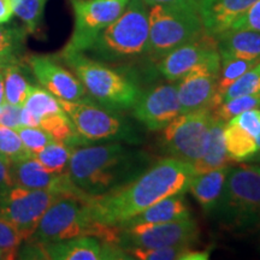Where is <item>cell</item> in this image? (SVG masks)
Masks as SVG:
<instances>
[{"label": "cell", "mask_w": 260, "mask_h": 260, "mask_svg": "<svg viewBox=\"0 0 260 260\" xmlns=\"http://www.w3.org/2000/svg\"><path fill=\"white\" fill-rule=\"evenodd\" d=\"M240 128L246 130L253 138L260 135V109H252L232 118Z\"/></svg>", "instance_id": "obj_38"}, {"label": "cell", "mask_w": 260, "mask_h": 260, "mask_svg": "<svg viewBox=\"0 0 260 260\" xmlns=\"http://www.w3.org/2000/svg\"><path fill=\"white\" fill-rule=\"evenodd\" d=\"M252 109H260V93L225 100L211 111H212L214 118L226 123L235 116Z\"/></svg>", "instance_id": "obj_32"}, {"label": "cell", "mask_w": 260, "mask_h": 260, "mask_svg": "<svg viewBox=\"0 0 260 260\" xmlns=\"http://www.w3.org/2000/svg\"><path fill=\"white\" fill-rule=\"evenodd\" d=\"M199 237V225L190 217L168 223L121 226L117 243L129 251L133 248H158L176 245L193 246Z\"/></svg>", "instance_id": "obj_10"}, {"label": "cell", "mask_w": 260, "mask_h": 260, "mask_svg": "<svg viewBox=\"0 0 260 260\" xmlns=\"http://www.w3.org/2000/svg\"><path fill=\"white\" fill-rule=\"evenodd\" d=\"M15 186L10 170V161L0 155V200Z\"/></svg>", "instance_id": "obj_40"}, {"label": "cell", "mask_w": 260, "mask_h": 260, "mask_svg": "<svg viewBox=\"0 0 260 260\" xmlns=\"http://www.w3.org/2000/svg\"><path fill=\"white\" fill-rule=\"evenodd\" d=\"M21 112L22 106L4 104L0 107V124L10 126V128L18 129L21 124Z\"/></svg>", "instance_id": "obj_39"}, {"label": "cell", "mask_w": 260, "mask_h": 260, "mask_svg": "<svg viewBox=\"0 0 260 260\" xmlns=\"http://www.w3.org/2000/svg\"><path fill=\"white\" fill-rule=\"evenodd\" d=\"M75 25L64 51L87 52L106 27L124 11L129 0H70Z\"/></svg>", "instance_id": "obj_11"}, {"label": "cell", "mask_w": 260, "mask_h": 260, "mask_svg": "<svg viewBox=\"0 0 260 260\" xmlns=\"http://www.w3.org/2000/svg\"><path fill=\"white\" fill-rule=\"evenodd\" d=\"M22 242H23V239L17 228L10 223L8 219L0 217V248L18 253Z\"/></svg>", "instance_id": "obj_36"}, {"label": "cell", "mask_w": 260, "mask_h": 260, "mask_svg": "<svg viewBox=\"0 0 260 260\" xmlns=\"http://www.w3.org/2000/svg\"><path fill=\"white\" fill-rule=\"evenodd\" d=\"M195 172L189 162L175 158L153 161L129 183L110 193L87 198L96 222L121 226L149 206L175 194H186Z\"/></svg>", "instance_id": "obj_1"}, {"label": "cell", "mask_w": 260, "mask_h": 260, "mask_svg": "<svg viewBox=\"0 0 260 260\" xmlns=\"http://www.w3.org/2000/svg\"><path fill=\"white\" fill-rule=\"evenodd\" d=\"M46 0H12L14 15L23 22L28 34H34L40 28Z\"/></svg>", "instance_id": "obj_31"}, {"label": "cell", "mask_w": 260, "mask_h": 260, "mask_svg": "<svg viewBox=\"0 0 260 260\" xmlns=\"http://www.w3.org/2000/svg\"><path fill=\"white\" fill-rule=\"evenodd\" d=\"M133 116L151 132L164 129L181 115L176 84H158L141 92L132 107Z\"/></svg>", "instance_id": "obj_14"}, {"label": "cell", "mask_w": 260, "mask_h": 260, "mask_svg": "<svg viewBox=\"0 0 260 260\" xmlns=\"http://www.w3.org/2000/svg\"><path fill=\"white\" fill-rule=\"evenodd\" d=\"M190 210L184 200V194H175L149 206L148 209L126 220L121 226L139 225V224L168 223L174 220L190 218ZM119 226V228H121Z\"/></svg>", "instance_id": "obj_21"}, {"label": "cell", "mask_w": 260, "mask_h": 260, "mask_svg": "<svg viewBox=\"0 0 260 260\" xmlns=\"http://www.w3.org/2000/svg\"><path fill=\"white\" fill-rule=\"evenodd\" d=\"M87 198V194L59 195L42 216L28 241L50 243L81 236H94L102 241L118 245L119 226L96 222L90 212Z\"/></svg>", "instance_id": "obj_3"}, {"label": "cell", "mask_w": 260, "mask_h": 260, "mask_svg": "<svg viewBox=\"0 0 260 260\" xmlns=\"http://www.w3.org/2000/svg\"><path fill=\"white\" fill-rule=\"evenodd\" d=\"M224 142L228 154L234 162L253 160L258 152L256 139L240 128L233 119L224 125Z\"/></svg>", "instance_id": "obj_24"}, {"label": "cell", "mask_w": 260, "mask_h": 260, "mask_svg": "<svg viewBox=\"0 0 260 260\" xmlns=\"http://www.w3.org/2000/svg\"><path fill=\"white\" fill-rule=\"evenodd\" d=\"M28 31L24 27L0 24V68L19 64Z\"/></svg>", "instance_id": "obj_25"}, {"label": "cell", "mask_w": 260, "mask_h": 260, "mask_svg": "<svg viewBox=\"0 0 260 260\" xmlns=\"http://www.w3.org/2000/svg\"><path fill=\"white\" fill-rule=\"evenodd\" d=\"M5 104L4 96V74H3V68H0V107Z\"/></svg>", "instance_id": "obj_44"}, {"label": "cell", "mask_w": 260, "mask_h": 260, "mask_svg": "<svg viewBox=\"0 0 260 260\" xmlns=\"http://www.w3.org/2000/svg\"><path fill=\"white\" fill-rule=\"evenodd\" d=\"M213 119L211 110L181 113L161 129L162 151L170 158L193 164L206 148Z\"/></svg>", "instance_id": "obj_9"}, {"label": "cell", "mask_w": 260, "mask_h": 260, "mask_svg": "<svg viewBox=\"0 0 260 260\" xmlns=\"http://www.w3.org/2000/svg\"><path fill=\"white\" fill-rule=\"evenodd\" d=\"M193 246L176 245L158 248H133L128 254L132 259L139 260H204L206 252L191 249Z\"/></svg>", "instance_id": "obj_26"}, {"label": "cell", "mask_w": 260, "mask_h": 260, "mask_svg": "<svg viewBox=\"0 0 260 260\" xmlns=\"http://www.w3.org/2000/svg\"><path fill=\"white\" fill-rule=\"evenodd\" d=\"M219 69L220 56L218 51L178 80L176 87L181 113L212 109Z\"/></svg>", "instance_id": "obj_13"}, {"label": "cell", "mask_w": 260, "mask_h": 260, "mask_svg": "<svg viewBox=\"0 0 260 260\" xmlns=\"http://www.w3.org/2000/svg\"><path fill=\"white\" fill-rule=\"evenodd\" d=\"M216 39L219 54L260 63V32L246 29H228Z\"/></svg>", "instance_id": "obj_22"}, {"label": "cell", "mask_w": 260, "mask_h": 260, "mask_svg": "<svg viewBox=\"0 0 260 260\" xmlns=\"http://www.w3.org/2000/svg\"><path fill=\"white\" fill-rule=\"evenodd\" d=\"M0 155L8 159L10 162L30 155L19 138L17 130L3 124H0Z\"/></svg>", "instance_id": "obj_34"}, {"label": "cell", "mask_w": 260, "mask_h": 260, "mask_svg": "<svg viewBox=\"0 0 260 260\" xmlns=\"http://www.w3.org/2000/svg\"><path fill=\"white\" fill-rule=\"evenodd\" d=\"M59 103L87 145L104 141H122L129 145L142 142L138 130L118 111L99 105L90 98L77 102L59 100Z\"/></svg>", "instance_id": "obj_8"}, {"label": "cell", "mask_w": 260, "mask_h": 260, "mask_svg": "<svg viewBox=\"0 0 260 260\" xmlns=\"http://www.w3.org/2000/svg\"><path fill=\"white\" fill-rule=\"evenodd\" d=\"M74 147L59 141H52L34 155L39 161L53 174H68V167Z\"/></svg>", "instance_id": "obj_30"}, {"label": "cell", "mask_w": 260, "mask_h": 260, "mask_svg": "<svg viewBox=\"0 0 260 260\" xmlns=\"http://www.w3.org/2000/svg\"><path fill=\"white\" fill-rule=\"evenodd\" d=\"M230 168L232 167L214 169V170L203 172V174L194 175V177L191 178L188 190L190 191L205 213L212 214L216 210L222 198Z\"/></svg>", "instance_id": "obj_20"}, {"label": "cell", "mask_w": 260, "mask_h": 260, "mask_svg": "<svg viewBox=\"0 0 260 260\" xmlns=\"http://www.w3.org/2000/svg\"><path fill=\"white\" fill-rule=\"evenodd\" d=\"M23 107L35 117L38 126L41 118L63 111V107H61L58 98L42 87L38 86L30 87Z\"/></svg>", "instance_id": "obj_29"}, {"label": "cell", "mask_w": 260, "mask_h": 260, "mask_svg": "<svg viewBox=\"0 0 260 260\" xmlns=\"http://www.w3.org/2000/svg\"><path fill=\"white\" fill-rule=\"evenodd\" d=\"M16 130H17L25 149L32 155L39 153L42 148H45L48 144L54 141L53 138L48 134L46 130L41 129L40 126L22 125Z\"/></svg>", "instance_id": "obj_35"}, {"label": "cell", "mask_w": 260, "mask_h": 260, "mask_svg": "<svg viewBox=\"0 0 260 260\" xmlns=\"http://www.w3.org/2000/svg\"><path fill=\"white\" fill-rule=\"evenodd\" d=\"M10 170L15 186L47 189L58 194H84L73 183L69 175H57L48 171L32 154L10 162Z\"/></svg>", "instance_id": "obj_18"}, {"label": "cell", "mask_w": 260, "mask_h": 260, "mask_svg": "<svg viewBox=\"0 0 260 260\" xmlns=\"http://www.w3.org/2000/svg\"><path fill=\"white\" fill-rule=\"evenodd\" d=\"M199 0H144V3L147 6L154 5H175V4H183V3H194Z\"/></svg>", "instance_id": "obj_42"}, {"label": "cell", "mask_w": 260, "mask_h": 260, "mask_svg": "<svg viewBox=\"0 0 260 260\" xmlns=\"http://www.w3.org/2000/svg\"><path fill=\"white\" fill-rule=\"evenodd\" d=\"M153 162L141 149L121 142L75 147L68 175L81 191L90 197L118 189L141 175Z\"/></svg>", "instance_id": "obj_2"}, {"label": "cell", "mask_w": 260, "mask_h": 260, "mask_svg": "<svg viewBox=\"0 0 260 260\" xmlns=\"http://www.w3.org/2000/svg\"><path fill=\"white\" fill-rule=\"evenodd\" d=\"M60 56L83 84L87 95L99 105L118 112L129 110L141 94L134 81L86 52L63 50Z\"/></svg>", "instance_id": "obj_4"}, {"label": "cell", "mask_w": 260, "mask_h": 260, "mask_svg": "<svg viewBox=\"0 0 260 260\" xmlns=\"http://www.w3.org/2000/svg\"><path fill=\"white\" fill-rule=\"evenodd\" d=\"M149 34L146 53L159 60L169 52L205 31L198 2L154 5L148 10Z\"/></svg>", "instance_id": "obj_7"}, {"label": "cell", "mask_w": 260, "mask_h": 260, "mask_svg": "<svg viewBox=\"0 0 260 260\" xmlns=\"http://www.w3.org/2000/svg\"><path fill=\"white\" fill-rule=\"evenodd\" d=\"M256 145H258V152H256L255 157L253 158V160L260 162V135L256 138Z\"/></svg>", "instance_id": "obj_45"}, {"label": "cell", "mask_w": 260, "mask_h": 260, "mask_svg": "<svg viewBox=\"0 0 260 260\" xmlns=\"http://www.w3.org/2000/svg\"><path fill=\"white\" fill-rule=\"evenodd\" d=\"M212 214L219 226L230 233H245L260 225L259 165L230 168L222 198Z\"/></svg>", "instance_id": "obj_5"}, {"label": "cell", "mask_w": 260, "mask_h": 260, "mask_svg": "<svg viewBox=\"0 0 260 260\" xmlns=\"http://www.w3.org/2000/svg\"><path fill=\"white\" fill-rule=\"evenodd\" d=\"M148 34L147 5L144 0H129L124 11L100 32L87 52L107 63L130 59L146 53Z\"/></svg>", "instance_id": "obj_6"}, {"label": "cell", "mask_w": 260, "mask_h": 260, "mask_svg": "<svg viewBox=\"0 0 260 260\" xmlns=\"http://www.w3.org/2000/svg\"><path fill=\"white\" fill-rule=\"evenodd\" d=\"M59 195L63 194L14 186L0 200V217L14 224L25 242L35 233L42 216Z\"/></svg>", "instance_id": "obj_12"}, {"label": "cell", "mask_w": 260, "mask_h": 260, "mask_svg": "<svg viewBox=\"0 0 260 260\" xmlns=\"http://www.w3.org/2000/svg\"><path fill=\"white\" fill-rule=\"evenodd\" d=\"M39 84L59 100L77 102L87 99L83 84L73 71L50 56L31 54L25 58Z\"/></svg>", "instance_id": "obj_15"}, {"label": "cell", "mask_w": 260, "mask_h": 260, "mask_svg": "<svg viewBox=\"0 0 260 260\" xmlns=\"http://www.w3.org/2000/svg\"><path fill=\"white\" fill-rule=\"evenodd\" d=\"M17 252L15 251H8V249L0 248V260H9V259H16L17 258Z\"/></svg>", "instance_id": "obj_43"}, {"label": "cell", "mask_w": 260, "mask_h": 260, "mask_svg": "<svg viewBox=\"0 0 260 260\" xmlns=\"http://www.w3.org/2000/svg\"><path fill=\"white\" fill-rule=\"evenodd\" d=\"M45 259L51 260H126L125 249L116 243L102 241L94 236H81L64 241L40 243Z\"/></svg>", "instance_id": "obj_16"}, {"label": "cell", "mask_w": 260, "mask_h": 260, "mask_svg": "<svg viewBox=\"0 0 260 260\" xmlns=\"http://www.w3.org/2000/svg\"><path fill=\"white\" fill-rule=\"evenodd\" d=\"M256 0H199L198 10L204 30L218 37L228 30L233 22L241 16Z\"/></svg>", "instance_id": "obj_19"}, {"label": "cell", "mask_w": 260, "mask_h": 260, "mask_svg": "<svg viewBox=\"0 0 260 260\" xmlns=\"http://www.w3.org/2000/svg\"><path fill=\"white\" fill-rule=\"evenodd\" d=\"M3 74H4L5 104L23 106L31 86L28 83L19 64L3 68Z\"/></svg>", "instance_id": "obj_28"}, {"label": "cell", "mask_w": 260, "mask_h": 260, "mask_svg": "<svg viewBox=\"0 0 260 260\" xmlns=\"http://www.w3.org/2000/svg\"><path fill=\"white\" fill-rule=\"evenodd\" d=\"M260 93V63L233 82L222 94L220 103L233 98Z\"/></svg>", "instance_id": "obj_33"}, {"label": "cell", "mask_w": 260, "mask_h": 260, "mask_svg": "<svg viewBox=\"0 0 260 260\" xmlns=\"http://www.w3.org/2000/svg\"><path fill=\"white\" fill-rule=\"evenodd\" d=\"M224 125H225V122L217 118L213 119L206 148L203 155L191 164L195 175L214 170V169L232 167L234 164L232 158L228 154L225 142H224Z\"/></svg>", "instance_id": "obj_23"}, {"label": "cell", "mask_w": 260, "mask_h": 260, "mask_svg": "<svg viewBox=\"0 0 260 260\" xmlns=\"http://www.w3.org/2000/svg\"><path fill=\"white\" fill-rule=\"evenodd\" d=\"M229 29H246L260 32V0H256L241 16H239Z\"/></svg>", "instance_id": "obj_37"}, {"label": "cell", "mask_w": 260, "mask_h": 260, "mask_svg": "<svg viewBox=\"0 0 260 260\" xmlns=\"http://www.w3.org/2000/svg\"><path fill=\"white\" fill-rule=\"evenodd\" d=\"M216 52H218L217 39L204 31L157 60V69L165 79L176 82Z\"/></svg>", "instance_id": "obj_17"}, {"label": "cell", "mask_w": 260, "mask_h": 260, "mask_svg": "<svg viewBox=\"0 0 260 260\" xmlns=\"http://www.w3.org/2000/svg\"><path fill=\"white\" fill-rule=\"evenodd\" d=\"M220 56V69H219V76L218 81H217V92L216 96H214L213 102V110L214 107H217L220 104V98L222 94L225 92V89L230 86L233 82L241 77L243 74H246L247 71L251 70L252 68H254L256 61L253 60H247L241 59V58H236L228 56V54H219Z\"/></svg>", "instance_id": "obj_27"}, {"label": "cell", "mask_w": 260, "mask_h": 260, "mask_svg": "<svg viewBox=\"0 0 260 260\" xmlns=\"http://www.w3.org/2000/svg\"><path fill=\"white\" fill-rule=\"evenodd\" d=\"M14 17L12 0H0V24H5Z\"/></svg>", "instance_id": "obj_41"}]
</instances>
